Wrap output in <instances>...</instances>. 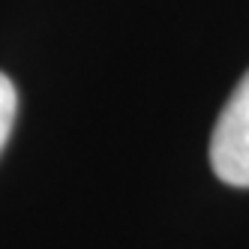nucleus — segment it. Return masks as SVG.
Returning <instances> with one entry per match:
<instances>
[{
  "label": "nucleus",
  "mask_w": 249,
  "mask_h": 249,
  "mask_svg": "<svg viewBox=\"0 0 249 249\" xmlns=\"http://www.w3.org/2000/svg\"><path fill=\"white\" fill-rule=\"evenodd\" d=\"M210 165L222 183L249 186V72L240 78L210 138Z\"/></svg>",
  "instance_id": "nucleus-1"
},
{
  "label": "nucleus",
  "mask_w": 249,
  "mask_h": 249,
  "mask_svg": "<svg viewBox=\"0 0 249 249\" xmlns=\"http://www.w3.org/2000/svg\"><path fill=\"white\" fill-rule=\"evenodd\" d=\"M15 111H18V93H15V84L9 75L0 72V150L6 147V138L12 132L15 123Z\"/></svg>",
  "instance_id": "nucleus-2"
}]
</instances>
